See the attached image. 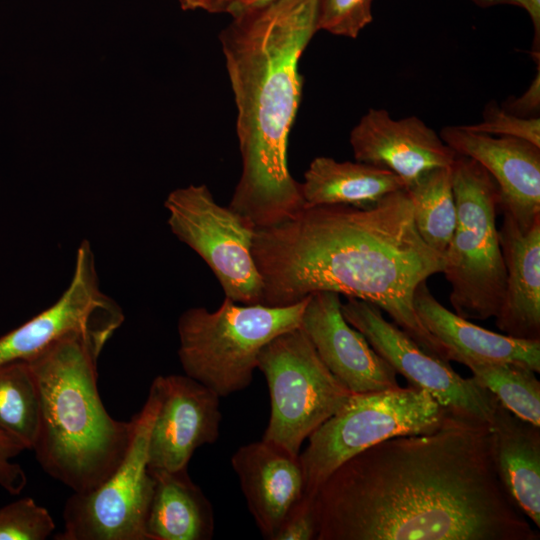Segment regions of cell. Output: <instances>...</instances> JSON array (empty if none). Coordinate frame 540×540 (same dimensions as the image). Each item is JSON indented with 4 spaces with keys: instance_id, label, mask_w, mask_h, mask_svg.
I'll return each instance as SVG.
<instances>
[{
    "instance_id": "7402d4cb",
    "label": "cell",
    "mask_w": 540,
    "mask_h": 540,
    "mask_svg": "<svg viewBox=\"0 0 540 540\" xmlns=\"http://www.w3.org/2000/svg\"><path fill=\"white\" fill-rule=\"evenodd\" d=\"M301 193L305 206L350 205L368 208L406 188L393 172L363 162L319 156L304 173Z\"/></svg>"
},
{
    "instance_id": "ac0fdd59",
    "label": "cell",
    "mask_w": 540,
    "mask_h": 540,
    "mask_svg": "<svg viewBox=\"0 0 540 540\" xmlns=\"http://www.w3.org/2000/svg\"><path fill=\"white\" fill-rule=\"evenodd\" d=\"M413 306L428 332L443 347L447 361L508 362L540 372V339H520L484 329L445 308L426 281L415 290Z\"/></svg>"
},
{
    "instance_id": "5bb4252c",
    "label": "cell",
    "mask_w": 540,
    "mask_h": 540,
    "mask_svg": "<svg viewBox=\"0 0 540 540\" xmlns=\"http://www.w3.org/2000/svg\"><path fill=\"white\" fill-rule=\"evenodd\" d=\"M340 295L321 291L309 296L300 327L329 371L352 393L400 387L396 371L352 327L341 311Z\"/></svg>"
},
{
    "instance_id": "4316f807",
    "label": "cell",
    "mask_w": 540,
    "mask_h": 540,
    "mask_svg": "<svg viewBox=\"0 0 540 540\" xmlns=\"http://www.w3.org/2000/svg\"><path fill=\"white\" fill-rule=\"evenodd\" d=\"M372 0H317V28L356 38L372 21Z\"/></svg>"
},
{
    "instance_id": "d4e9b609",
    "label": "cell",
    "mask_w": 540,
    "mask_h": 540,
    "mask_svg": "<svg viewBox=\"0 0 540 540\" xmlns=\"http://www.w3.org/2000/svg\"><path fill=\"white\" fill-rule=\"evenodd\" d=\"M461 364L509 411L540 426V382L535 371L508 362L463 360Z\"/></svg>"
},
{
    "instance_id": "4dcf8cb0",
    "label": "cell",
    "mask_w": 540,
    "mask_h": 540,
    "mask_svg": "<svg viewBox=\"0 0 540 540\" xmlns=\"http://www.w3.org/2000/svg\"><path fill=\"white\" fill-rule=\"evenodd\" d=\"M540 66L538 62V71L529 88L518 98L507 101L506 111L511 114L528 117V115L539 110L540 105Z\"/></svg>"
},
{
    "instance_id": "4fadbf2b",
    "label": "cell",
    "mask_w": 540,
    "mask_h": 540,
    "mask_svg": "<svg viewBox=\"0 0 540 540\" xmlns=\"http://www.w3.org/2000/svg\"><path fill=\"white\" fill-rule=\"evenodd\" d=\"M160 402L148 442V469H187L194 452L219 437L220 396L184 375L157 376Z\"/></svg>"
},
{
    "instance_id": "d590c367",
    "label": "cell",
    "mask_w": 540,
    "mask_h": 540,
    "mask_svg": "<svg viewBox=\"0 0 540 540\" xmlns=\"http://www.w3.org/2000/svg\"><path fill=\"white\" fill-rule=\"evenodd\" d=\"M480 3L484 4H499V3H512L514 4V0H477Z\"/></svg>"
},
{
    "instance_id": "484cf974",
    "label": "cell",
    "mask_w": 540,
    "mask_h": 540,
    "mask_svg": "<svg viewBox=\"0 0 540 540\" xmlns=\"http://www.w3.org/2000/svg\"><path fill=\"white\" fill-rule=\"evenodd\" d=\"M55 529L48 510L24 497L0 509V540H45Z\"/></svg>"
},
{
    "instance_id": "9a60e30c",
    "label": "cell",
    "mask_w": 540,
    "mask_h": 540,
    "mask_svg": "<svg viewBox=\"0 0 540 540\" xmlns=\"http://www.w3.org/2000/svg\"><path fill=\"white\" fill-rule=\"evenodd\" d=\"M442 140L457 154L469 157L495 180L500 208L523 230L540 219V147L513 137L492 136L447 126Z\"/></svg>"
},
{
    "instance_id": "8fae6325",
    "label": "cell",
    "mask_w": 540,
    "mask_h": 540,
    "mask_svg": "<svg viewBox=\"0 0 540 540\" xmlns=\"http://www.w3.org/2000/svg\"><path fill=\"white\" fill-rule=\"evenodd\" d=\"M341 311L345 320L410 385L427 391L445 407L492 422L497 397L473 376L461 377L448 361L426 352L396 324L387 321L378 306L347 297Z\"/></svg>"
},
{
    "instance_id": "5b68a950",
    "label": "cell",
    "mask_w": 540,
    "mask_h": 540,
    "mask_svg": "<svg viewBox=\"0 0 540 540\" xmlns=\"http://www.w3.org/2000/svg\"><path fill=\"white\" fill-rule=\"evenodd\" d=\"M309 296L286 307L239 304L225 297L214 311L185 310L178 319V357L184 373L220 397L247 388L263 347L300 326Z\"/></svg>"
},
{
    "instance_id": "7c38bea8",
    "label": "cell",
    "mask_w": 540,
    "mask_h": 540,
    "mask_svg": "<svg viewBox=\"0 0 540 540\" xmlns=\"http://www.w3.org/2000/svg\"><path fill=\"white\" fill-rule=\"evenodd\" d=\"M124 319L122 308L101 290L91 244L83 240L76 253L71 281L59 299L0 337V366L28 361L71 335L111 338Z\"/></svg>"
},
{
    "instance_id": "f1b7e54d",
    "label": "cell",
    "mask_w": 540,
    "mask_h": 540,
    "mask_svg": "<svg viewBox=\"0 0 540 540\" xmlns=\"http://www.w3.org/2000/svg\"><path fill=\"white\" fill-rule=\"evenodd\" d=\"M317 532L314 497L304 494L285 516L272 540H316Z\"/></svg>"
},
{
    "instance_id": "603a6c76",
    "label": "cell",
    "mask_w": 540,
    "mask_h": 540,
    "mask_svg": "<svg viewBox=\"0 0 540 540\" xmlns=\"http://www.w3.org/2000/svg\"><path fill=\"white\" fill-rule=\"evenodd\" d=\"M406 190L418 233L431 249L444 258L457 219L452 166L425 173Z\"/></svg>"
},
{
    "instance_id": "f546056e",
    "label": "cell",
    "mask_w": 540,
    "mask_h": 540,
    "mask_svg": "<svg viewBox=\"0 0 540 540\" xmlns=\"http://www.w3.org/2000/svg\"><path fill=\"white\" fill-rule=\"evenodd\" d=\"M24 450L21 443L0 432V486L13 495L20 494L27 484L23 468L11 461Z\"/></svg>"
},
{
    "instance_id": "836d02e7",
    "label": "cell",
    "mask_w": 540,
    "mask_h": 540,
    "mask_svg": "<svg viewBox=\"0 0 540 540\" xmlns=\"http://www.w3.org/2000/svg\"><path fill=\"white\" fill-rule=\"evenodd\" d=\"M236 0H209L207 12L225 13L227 8Z\"/></svg>"
},
{
    "instance_id": "7a4b0ae2",
    "label": "cell",
    "mask_w": 540,
    "mask_h": 540,
    "mask_svg": "<svg viewBox=\"0 0 540 540\" xmlns=\"http://www.w3.org/2000/svg\"><path fill=\"white\" fill-rule=\"evenodd\" d=\"M252 254L263 284L260 304L291 306L321 291L362 299L446 360L413 306L416 288L443 271L444 258L418 233L406 188L368 208L305 206L255 229Z\"/></svg>"
},
{
    "instance_id": "6da1fadb",
    "label": "cell",
    "mask_w": 540,
    "mask_h": 540,
    "mask_svg": "<svg viewBox=\"0 0 540 540\" xmlns=\"http://www.w3.org/2000/svg\"><path fill=\"white\" fill-rule=\"evenodd\" d=\"M314 506L316 540L540 539L498 475L491 424L454 409L346 460Z\"/></svg>"
},
{
    "instance_id": "d6a6232c",
    "label": "cell",
    "mask_w": 540,
    "mask_h": 540,
    "mask_svg": "<svg viewBox=\"0 0 540 540\" xmlns=\"http://www.w3.org/2000/svg\"><path fill=\"white\" fill-rule=\"evenodd\" d=\"M271 1L273 0H236L227 8L225 13L233 17L254 8L261 7Z\"/></svg>"
},
{
    "instance_id": "2e32d148",
    "label": "cell",
    "mask_w": 540,
    "mask_h": 540,
    "mask_svg": "<svg viewBox=\"0 0 540 540\" xmlns=\"http://www.w3.org/2000/svg\"><path fill=\"white\" fill-rule=\"evenodd\" d=\"M349 141L356 161L393 172L406 187L431 170L452 166L457 156L418 117L393 119L383 108L369 109Z\"/></svg>"
},
{
    "instance_id": "1f68e13d",
    "label": "cell",
    "mask_w": 540,
    "mask_h": 540,
    "mask_svg": "<svg viewBox=\"0 0 540 540\" xmlns=\"http://www.w3.org/2000/svg\"><path fill=\"white\" fill-rule=\"evenodd\" d=\"M514 4L521 6L524 8L527 13L529 14L534 30H535V41H534V49L535 50L537 46V50L539 51V39H540V0H514Z\"/></svg>"
},
{
    "instance_id": "277c9868",
    "label": "cell",
    "mask_w": 540,
    "mask_h": 540,
    "mask_svg": "<svg viewBox=\"0 0 540 540\" xmlns=\"http://www.w3.org/2000/svg\"><path fill=\"white\" fill-rule=\"evenodd\" d=\"M110 337L75 334L31 358L40 399L33 447L42 469L73 492H88L122 462L132 420L107 412L97 387L99 356Z\"/></svg>"
},
{
    "instance_id": "9c48e42d",
    "label": "cell",
    "mask_w": 540,
    "mask_h": 540,
    "mask_svg": "<svg viewBox=\"0 0 540 540\" xmlns=\"http://www.w3.org/2000/svg\"><path fill=\"white\" fill-rule=\"evenodd\" d=\"M160 402L152 382L142 409L132 417V435L117 469L99 486L74 492L66 501L64 529L56 540H150L145 522L154 480L148 442Z\"/></svg>"
},
{
    "instance_id": "44dd1931",
    "label": "cell",
    "mask_w": 540,
    "mask_h": 540,
    "mask_svg": "<svg viewBox=\"0 0 540 540\" xmlns=\"http://www.w3.org/2000/svg\"><path fill=\"white\" fill-rule=\"evenodd\" d=\"M149 471L154 480L145 522L150 540H210L212 505L187 469Z\"/></svg>"
},
{
    "instance_id": "3957f363",
    "label": "cell",
    "mask_w": 540,
    "mask_h": 540,
    "mask_svg": "<svg viewBox=\"0 0 540 540\" xmlns=\"http://www.w3.org/2000/svg\"><path fill=\"white\" fill-rule=\"evenodd\" d=\"M219 40L237 109L242 171L228 205L254 229L305 207L288 168L302 96L299 60L317 28V0H273L232 17Z\"/></svg>"
},
{
    "instance_id": "d6986e66",
    "label": "cell",
    "mask_w": 540,
    "mask_h": 540,
    "mask_svg": "<svg viewBox=\"0 0 540 540\" xmlns=\"http://www.w3.org/2000/svg\"><path fill=\"white\" fill-rule=\"evenodd\" d=\"M498 230L506 267V285L497 328L505 335L540 339V219L523 230L503 213Z\"/></svg>"
},
{
    "instance_id": "cb8c5ba5",
    "label": "cell",
    "mask_w": 540,
    "mask_h": 540,
    "mask_svg": "<svg viewBox=\"0 0 540 540\" xmlns=\"http://www.w3.org/2000/svg\"><path fill=\"white\" fill-rule=\"evenodd\" d=\"M40 425L37 384L27 361L0 366V432L32 450Z\"/></svg>"
},
{
    "instance_id": "30bf717a",
    "label": "cell",
    "mask_w": 540,
    "mask_h": 540,
    "mask_svg": "<svg viewBox=\"0 0 540 540\" xmlns=\"http://www.w3.org/2000/svg\"><path fill=\"white\" fill-rule=\"evenodd\" d=\"M164 207L171 232L208 265L225 297L260 304L263 284L252 254L255 229L218 204L205 184L173 190Z\"/></svg>"
},
{
    "instance_id": "52a82bcc",
    "label": "cell",
    "mask_w": 540,
    "mask_h": 540,
    "mask_svg": "<svg viewBox=\"0 0 540 540\" xmlns=\"http://www.w3.org/2000/svg\"><path fill=\"white\" fill-rule=\"evenodd\" d=\"M451 410L427 391L412 385L353 393L308 437L306 448L299 454L305 494L314 497L337 467L381 441L436 430Z\"/></svg>"
},
{
    "instance_id": "e0dca14e",
    "label": "cell",
    "mask_w": 540,
    "mask_h": 540,
    "mask_svg": "<svg viewBox=\"0 0 540 540\" xmlns=\"http://www.w3.org/2000/svg\"><path fill=\"white\" fill-rule=\"evenodd\" d=\"M231 465L261 535L272 540L285 516L305 494L299 455L261 439L239 447Z\"/></svg>"
},
{
    "instance_id": "e575fe53",
    "label": "cell",
    "mask_w": 540,
    "mask_h": 540,
    "mask_svg": "<svg viewBox=\"0 0 540 540\" xmlns=\"http://www.w3.org/2000/svg\"><path fill=\"white\" fill-rule=\"evenodd\" d=\"M183 10H207L209 0H179Z\"/></svg>"
},
{
    "instance_id": "ba28073f",
    "label": "cell",
    "mask_w": 540,
    "mask_h": 540,
    "mask_svg": "<svg viewBox=\"0 0 540 540\" xmlns=\"http://www.w3.org/2000/svg\"><path fill=\"white\" fill-rule=\"evenodd\" d=\"M270 397L262 439L299 455L303 442L353 394L325 366L299 326L269 341L258 357Z\"/></svg>"
},
{
    "instance_id": "ffe728a7",
    "label": "cell",
    "mask_w": 540,
    "mask_h": 540,
    "mask_svg": "<svg viewBox=\"0 0 540 540\" xmlns=\"http://www.w3.org/2000/svg\"><path fill=\"white\" fill-rule=\"evenodd\" d=\"M490 424L501 482L521 512L540 528V426L499 401Z\"/></svg>"
},
{
    "instance_id": "83f0119b",
    "label": "cell",
    "mask_w": 540,
    "mask_h": 540,
    "mask_svg": "<svg viewBox=\"0 0 540 540\" xmlns=\"http://www.w3.org/2000/svg\"><path fill=\"white\" fill-rule=\"evenodd\" d=\"M464 126L474 132L518 138L540 147L539 117L517 116L495 104L485 109L480 123Z\"/></svg>"
},
{
    "instance_id": "8992f818",
    "label": "cell",
    "mask_w": 540,
    "mask_h": 540,
    "mask_svg": "<svg viewBox=\"0 0 540 540\" xmlns=\"http://www.w3.org/2000/svg\"><path fill=\"white\" fill-rule=\"evenodd\" d=\"M456 227L444 255L450 303L467 320L496 317L505 292L506 267L498 229V186L475 160L457 154L452 164Z\"/></svg>"
}]
</instances>
